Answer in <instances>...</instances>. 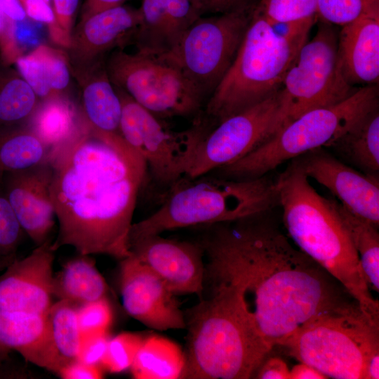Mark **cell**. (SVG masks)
<instances>
[{
	"mask_svg": "<svg viewBox=\"0 0 379 379\" xmlns=\"http://www.w3.org/2000/svg\"><path fill=\"white\" fill-rule=\"evenodd\" d=\"M267 213L197 226L213 281L229 285L269 352L315 317L345 302L321 267L266 218Z\"/></svg>",
	"mask_w": 379,
	"mask_h": 379,
	"instance_id": "cell-1",
	"label": "cell"
},
{
	"mask_svg": "<svg viewBox=\"0 0 379 379\" xmlns=\"http://www.w3.org/2000/svg\"><path fill=\"white\" fill-rule=\"evenodd\" d=\"M49 161L58 222L52 249L69 246L81 255L129 256L128 234L147 178L142 157L120 134L96 131L85 122Z\"/></svg>",
	"mask_w": 379,
	"mask_h": 379,
	"instance_id": "cell-2",
	"label": "cell"
},
{
	"mask_svg": "<svg viewBox=\"0 0 379 379\" xmlns=\"http://www.w3.org/2000/svg\"><path fill=\"white\" fill-rule=\"evenodd\" d=\"M284 224L299 249L338 281L373 321L379 304L371 293L352 243L334 205L319 194L295 159L275 179Z\"/></svg>",
	"mask_w": 379,
	"mask_h": 379,
	"instance_id": "cell-3",
	"label": "cell"
},
{
	"mask_svg": "<svg viewBox=\"0 0 379 379\" xmlns=\"http://www.w3.org/2000/svg\"><path fill=\"white\" fill-rule=\"evenodd\" d=\"M314 20L313 15L277 22L253 11L235 59L208 98L204 118L215 127L278 92Z\"/></svg>",
	"mask_w": 379,
	"mask_h": 379,
	"instance_id": "cell-4",
	"label": "cell"
},
{
	"mask_svg": "<svg viewBox=\"0 0 379 379\" xmlns=\"http://www.w3.org/2000/svg\"><path fill=\"white\" fill-rule=\"evenodd\" d=\"M212 293L185 314V365L180 378L246 379L268 352L243 313L235 293L214 281Z\"/></svg>",
	"mask_w": 379,
	"mask_h": 379,
	"instance_id": "cell-5",
	"label": "cell"
},
{
	"mask_svg": "<svg viewBox=\"0 0 379 379\" xmlns=\"http://www.w3.org/2000/svg\"><path fill=\"white\" fill-rule=\"evenodd\" d=\"M279 205L275 179L237 180L205 174L185 178L164 194L159 208L133 223L128 241L189 227L237 220Z\"/></svg>",
	"mask_w": 379,
	"mask_h": 379,
	"instance_id": "cell-6",
	"label": "cell"
},
{
	"mask_svg": "<svg viewBox=\"0 0 379 379\" xmlns=\"http://www.w3.org/2000/svg\"><path fill=\"white\" fill-rule=\"evenodd\" d=\"M282 346L328 378H379V324L357 303L315 317Z\"/></svg>",
	"mask_w": 379,
	"mask_h": 379,
	"instance_id": "cell-7",
	"label": "cell"
},
{
	"mask_svg": "<svg viewBox=\"0 0 379 379\" xmlns=\"http://www.w3.org/2000/svg\"><path fill=\"white\" fill-rule=\"evenodd\" d=\"M378 106V87L365 86L338 103L302 114L246 156L208 174L237 180L262 177L288 160L315 149L328 147Z\"/></svg>",
	"mask_w": 379,
	"mask_h": 379,
	"instance_id": "cell-8",
	"label": "cell"
},
{
	"mask_svg": "<svg viewBox=\"0 0 379 379\" xmlns=\"http://www.w3.org/2000/svg\"><path fill=\"white\" fill-rule=\"evenodd\" d=\"M337 48L338 34L326 22L302 46L278 92L269 139L302 114L338 103L356 91L340 72Z\"/></svg>",
	"mask_w": 379,
	"mask_h": 379,
	"instance_id": "cell-9",
	"label": "cell"
},
{
	"mask_svg": "<svg viewBox=\"0 0 379 379\" xmlns=\"http://www.w3.org/2000/svg\"><path fill=\"white\" fill-rule=\"evenodd\" d=\"M115 87V86H114ZM121 101V136L143 159L149 178L164 195L187 175L201 142L211 130L201 116L175 131L115 87Z\"/></svg>",
	"mask_w": 379,
	"mask_h": 379,
	"instance_id": "cell-10",
	"label": "cell"
},
{
	"mask_svg": "<svg viewBox=\"0 0 379 379\" xmlns=\"http://www.w3.org/2000/svg\"><path fill=\"white\" fill-rule=\"evenodd\" d=\"M105 67L113 85L159 119L199 117L206 98L171 62L138 51H114Z\"/></svg>",
	"mask_w": 379,
	"mask_h": 379,
	"instance_id": "cell-11",
	"label": "cell"
},
{
	"mask_svg": "<svg viewBox=\"0 0 379 379\" xmlns=\"http://www.w3.org/2000/svg\"><path fill=\"white\" fill-rule=\"evenodd\" d=\"M252 12L249 6L201 16L173 49L159 55L180 68L208 101L235 59Z\"/></svg>",
	"mask_w": 379,
	"mask_h": 379,
	"instance_id": "cell-12",
	"label": "cell"
},
{
	"mask_svg": "<svg viewBox=\"0 0 379 379\" xmlns=\"http://www.w3.org/2000/svg\"><path fill=\"white\" fill-rule=\"evenodd\" d=\"M278 92L213 127L201 142L186 178L232 164L267 140L278 109Z\"/></svg>",
	"mask_w": 379,
	"mask_h": 379,
	"instance_id": "cell-13",
	"label": "cell"
},
{
	"mask_svg": "<svg viewBox=\"0 0 379 379\" xmlns=\"http://www.w3.org/2000/svg\"><path fill=\"white\" fill-rule=\"evenodd\" d=\"M120 292L126 312L158 330L185 328V314L165 281L135 257L121 260Z\"/></svg>",
	"mask_w": 379,
	"mask_h": 379,
	"instance_id": "cell-14",
	"label": "cell"
},
{
	"mask_svg": "<svg viewBox=\"0 0 379 379\" xmlns=\"http://www.w3.org/2000/svg\"><path fill=\"white\" fill-rule=\"evenodd\" d=\"M131 255L148 266L174 294L202 295L204 251L198 241L165 238L161 234L128 241Z\"/></svg>",
	"mask_w": 379,
	"mask_h": 379,
	"instance_id": "cell-15",
	"label": "cell"
},
{
	"mask_svg": "<svg viewBox=\"0 0 379 379\" xmlns=\"http://www.w3.org/2000/svg\"><path fill=\"white\" fill-rule=\"evenodd\" d=\"M293 159L307 178L326 187L350 211L378 227V176L361 173L322 148Z\"/></svg>",
	"mask_w": 379,
	"mask_h": 379,
	"instance_id": "cell-16",
	"label": "cell"
},
{
	"mask_svg": "<svg viewBox=\"0 0 379 379\" xmlns=\"http://www.w3.org/2000/svg\"><path fill=\"white\" fill-rule=\"evenodd\" d=\"M47 240L0 274V311L46 314L51 306L55 251Z\"/></svg>",
	"mask_w": 379,
	"mask_h": 379,
	"instance_id": "cell-17",
	"label": "cell"
},
{
	"mask_svg": "<svg viewBox=\"0 0 379 379\" xmlns=\"http://www.w3.org/2000/svg\"><path fill=\"white\" fill-rule=\"evenodd\" d=\"M53 169L49 162L6 174L3 187L25 232L36 246L50 239L55 224L51 195Z\"/></svg>",
	"mask_w": 379,
	"mask_h": 379,
	"instance_id": "cell-18",
	"label": "cell"
},
{
	"mask_svg": "<svg viewBox=\"0 0 379 379\" xmlns=\"http://www.w3.org/2000/svg\"><path fill=\"white\" fill-rule=\"evenodd\" d=\"M141 18L140 8L123 4L82 18L69 46L74 65L102 60L112 48L133 39Z\"/></svg>",
	"mask_w": 379,
	"mask_h": 379,
	"instance_id": "cell-19",
	"label": "cell"
},
{
	"mask_svg": "<svg viewBox=\"0 0 379 379\" xmlns=\"http://www.w3.org/2000/svg\"><path fill=\"white\" fill-rule=\"evenodd\" d=\"M133 36L137 51L159 55L173 49L201 16L191 0H142Z\"/></svg>",
	"mask_w": 379,
	"mask_h": 379,
	"instance_id": "cell-20",
	"label": "cell"
},
{
	"mask_svg": "<svg viewBox=\"0 0 379 379\" xmlns=\"http://www.w3.org/2000/svg\"><path fill=\"white\" fill-rule=\"evenodd\" d=\"M338 62L347 84L375 85L379 78V14L362 16L342 26Z\"/></svg>",
	"mask_w": 379,
	"mask_h": 379,
	"instance_id": "cell-21",
	"label": "cell"
},
{
	"mask_svg": "<svg viewBox=\"0 0 379 379\" xmlns=\"http://www.w3.org/2000/svg\"><path fill=\"white\" fill-rule=\"evenodd\" d=\"M47 313L0 311V344L26 361L57 373Z\"/></svg>",
	"mask_w": 379,
	"mask_h": 379,
	"instance_id": "cell-22",
	"label": "cell"
},
{
	"mask_svg": "<svg viewBox=\"0 0 379 379\" xmlns=\"http://www.w3.org/2000/svg\"><path fill=\"white\" fill-rule=\"evenodd\" d=\"M75 67L81 85L83 118L86 124L98 132L120 134L121 101L105 62L102 60Z\"/></svg>",
	"mask_w": 379,
	"mask_h": 379,
	"instance_id": "cell-23",
	"label": "cell"
},
{
	"mask_svg": "<svg viewBox=\"0 0 379 379\" xmlns=\"http://www.w3.org/2000/svg\"><path fill=\"white\" fill-rule=\"evenodd\" d=\"M84 123L74 105L59 96L40 101L26 125L51 154L79 133Z\"/></svg>",
	"mask_w": 379,
	"mask_h": 379,
	"instance_id": "cell-24",
	"label": "cell"
},
{
	"mask_svg": "<svg viewBox=\"0 0 379 379\" xmlns=\"http://www.w3.org/2000/svg\"><path fill=\"white\" fill-rule=\"evenodd\" d=\"M328 147L364 173L378 176V106L360 118Z\"/></svg>",
	"mask_w": 379,
	"mask_h": 379,
	"instance_id": "cell-25",
	"label": "cell"
},
{
	"mask_svg": "<svg viewBox=\"0 0 379 379\" xmlns=\"http://www.w3.org/2000/svg\"><path fill=\"white\" fill-rule=\"evenodd\" d=\"M108 286L89 255L67 260L53 275V295L78 305L106 298Z\"/></svg>",
	"mask_w": 379,
	"mask_h": 379,
	"instance_id": "cell-26",
	"label": "cell"
},
{
	"mask_svg": "<svg viewBox=\"0 0 379 379\" xmlns=\"http://www.w3.org/2000/svg\"><path fill=\"white\" fill-rule=\"evenodd\" d=\"M185 365V352L178 344L154 335L144 338L130 370L136 379H175Z\"/></svg>",
	"mask_w": 379,
	"mask_h": 379,
	"instance_id": "cell-27",
	"label": "cell"
},
{
	"mask_svg": "<svg viewBox=\"0 0 379 379\" xmlns=\"http://www.w3.org/2000/svg\"><path fill=\"white\" fill-rule=\"evenodd\" d=\"M50 156L49 149L26 124L0 128V180L49 162Z\"/></svg>",
	"mask_w": 379,
	"mask_h": 379,
	"instance_id": "cell-28",
	"label": "cell"
},
{
	"mask_svg": "<svg viewBox=\"0 0 379 379\" xmlns=\"http://www.w3.org/2000/svg\"><path fill=\"white\" fill-rule=\"evenodd\" d=\"M334 205L358 254L370 289L379 291V234L377 226L354 214L335 198Z\"/></svg>",
	"mask_w": 379,
	"mask_h": 379,
	"instance_id": "cell-29",
	"label": "cell"
},
{
	"mask_svg": "<svg viewBox=\"0 0 379 379\" xmlns=\"http://www.w3.org/2000/svg\"><path fill=\"white\" fill-rule=\"evenodd\" d=\"M39 102L19 72L0 62V128L26 124Z\"/></svg>",
	"mask_w": 379,
	"mask_h": 379,
	"instance_id": "cell-30",
	"label": "cell"
},
{
	"mask_svg": "<svg viewBox=\"0 0 379 379\" xmlns=\"http://www.w3.org/2000/svg\"><path fill=\"white\" fill-rule=\"evenodd\" d=\"M77 307L78 305L71 301L59 300L51 305L47 313L58 371L77 360L79 354L82 337L78 323Z\"/></svg>",
	"mask_w": 379,
	"mask_h": 379,
	"instance_id": "cell-31",
	"label": "cell"
},
{
	"mask_svg": "<svg viewBox=\"0 0 379 379\" xmlns=\"http://www.w3.org/2000/svg\"><path fill=\"white\" fill-rule=\"evenodd\" d=\"M316 13L327 23L343 26L362 16L379 14V0H318Z\"/></svg>",
	"mask_w": 379,
	"mask_h": 379,
	"instance_id": "cell-32",
	"label": "cell"
},
{
	"mask_svg": "<svg viewBox=\"0 0 379 379\" xmlns=\"http://www.w3.org/2000/svg\"><path fill=\"white\" fill-rule=\"evenodd\" d=\"M143 339L140 335L128 332L110 338L100 365L102 369L112 373L130 369Z\"/></svg>",
	"mask_w": 379,
	"mask_h": 379,
	"instance_id": "cell-33",
	"label": "cell"
},
{
	"mask_svg": "<svg viewBox=\"0 0 379 379\" xmlns=\"http://www.w3.org/2000/svg\"><path fill=\"white\" fill-rule=\"evenodd\" d=\"M43 72L54 97L62 96L70 80V67L65 53L51 47L41 45L35 48Z\"/></svg>",
	"mask_w": 379,
	"mask_h": 379,
	"instance_id": "cell-34",
	"label": "cell"
},
{
	"mask_svg": "<svg viewBox=\"0 0 379 379\" xmlns=\"http://www.w3.org/2000/svg\"><path fill=\"white\" fill-rule=\"evenodd\" d=\"M24 234L0 180V258H16Z\"/></svg>",
	"mask_w": 379,
	"mask_h": 379,
	"instance_id": "cell-35",
	"label": "cell"
},
{
	"mask_svg": "<svg viewBox=\"0 0 379 379\" xmlns=\"http://www.w3.org/2000/svg\"><path fill=\"white\" fill-rule=\"evenodd\" d=\"M317 1L261 0L255 9L273 21H295L314 15Z\"/></svg>",
	"mask_w": 379,
	"mask_h": 379,
	"instance_id": "cell-36",
	"label": "cell"
},
{
	"mask_svg": "<svg viewBox=\"0 0 379 379\" xmlns=\"http://www.w3.org/2000/svg\"><path fill=\"white\" fill-rule=\"evenodd\" d=\"M81 337L107 333L112 321V310L107 298L84 303L77 307Z\"/></svg>",
	"mask_w": 379,
	"mask_h": 379,
	"instance_id": "cell-37",
	"label": "cell"
},
{
	"mask_svg": "<svg viewBox=\"0 0 379 379\" xmlns=\"http://www.w3.org/2000/svg\"><path fill=\"white\" fill-rule=\"evenodd\" d=\"M55 22L51 25L52 35L60 38L65 46H69L73 17L77 9L79 0H53Z\"/></svg>",
	"mask_w": 379,
	"mask_h": 379,
	"instance_id": "cell-38",
	"label": "cell"
},
{
	"mask_svg": "<svg viewBox=\"0 0 379 379\" xmlns=\"http://www.w3.org/2000/svg\"><path fill=\"white\" fill-rule=\"evenodd\" d=\"M109 338L108 333L83 338L77 360L89 365L101 366Z\"/></svg>",
	"mask_w": 379,
	"mask_h": 379,
	"instance_id": "cell-39",
	"label": "cell"
},
{
	"mask_svg": "<svg viewBox=\"0 0 379 379\" xmlns=\"http://www.w3.org/2000/svg\"><path fill=\"white\" fill-rule=\"evenodd\" d=\"M201 16L225 13L249 6L248 0H191Z\"/></svg>",
	"mask_w": 379,
	"mask_h": 379,
	"instance_id": "cell-40",
	"label": "cell"
},
{
	"mask_svg": "<svg viewBox=\"0 0 379 379\" xmlns=\"http://www.w3.org/2000/svg\"><path fill=\"white\" fill-rule=\"evenodd\" d=\"M64 379H100L103 378L102 368L74 360L62 366L57 373Z\"/></svg>",
	"mask_w": 379,
	"mask_h": 379,
	"instance_id": "cell-41",
	"label": "cell"
},
{
	"mask_svg": "<svg viewBox=\"0 0 379 379\" xmlns=\"http://www.w3.org/2000/svg\"><path fill=\"white\" fill-rule=\"evenodd\" d=\"M22 5L29 18L50 26L54 24L55 15L49 3L44 0H26Z\"/></svg>",
	"mask_w": 379,
	"mask_h": 379,
	"instance_id": "cell-42",
	"label": "cell"
},
{
	"mask_svg": "<svg viewBox=\"0 0 379 379\" xmlns=\"http://www.w3.org/2000/svg\"><path fill=\"white\" fill-rule=\"evenodd\" d=\"M261 365L257 378L290 379V370L285 361L278 357H272Z\"/></svg>",
	"mask_w": 379,
	"mask_h": 379,
	"instance_id": "cell-43",
	"label": "cell"
},
{
	"mask_svg": "<svg viewBox=\"0 0 379 379\" xmlns=\"http://www.w3.org/2000/svg\"><path fill=\"white\" fill-rule=\"evenodd\" d=\"M0 10L13 21H22L27 15L20 0H0Z\"/></svg>",
	"mask_w": 379,
	"mask_h": 379,
	"instance_id": "cell-44",
	"label": "cell"
},
{
	"mask_svg": "<svg viewBox=\"0 0 379 379\" xmlns=\"http://www.w3.org/2000/svg\"><path fill=\"white\" fill-rule=\"evenodd\" d=\"M322 373L305 363L297 364L290 370V379H325Z\"/></svg>",
	"mask_w": 379,
	"mask_h": 379,
	"instance_id": "cell-45",
	"label": "cell"
},
{
	"mask_svg": "<svg viewBox=\"0 0 379 379\" xmlns=\"http://www.w3.org/2000/svg\"><path fill=\"white\" fill-rule=\"evenodd\" d=\"M125 0H86L82 18L122 5Z\"/></svg>",
	"mask_w": 379,
	"mask_h": 379,
	"instance_id": "cell-46",
	"label": "cell"
},
{
	"mask_svg": "<svg viewBox=\"0 0 379 379\" xmlns=\"http://www.w3.org/2000/svg\"><path fill=\"white\" fill-rule=\"evenodd\" d=\"M10 351L0 344V371L4 363L8 359V353Z\"/></svg>",
	"mask_w": 379,
	"mask_h": 379,
	"instance_id": "cell-47",
	"label": "cell"
},
{
	"mask_svg": "<svg viewBox=\"0 0 379 379\" xmlns=\"http://www.w3.org/2000/svg\"><path fill=\"white\" fill-rule=\"evenodd\" d=\"M15 258H0V272H3Z\"/></svg>",
	"mask_w": 379,
	"mask_h": 379,
	"instance_id": "cell-48",
	"label": "cell"
},
{
	"mask_svg": "<svg viewBox=\"0 0 379 379\" xmlns=\"http://www.w3.org/2000/svg\"><path fill=\"white\" fill-rule=\"evenodd\" d=\"M44 1H46V2H48L49 4H50V1H51V0H44Z\"/></svg>",
	"mask_w": 379,
	"mask_h": 379,
	"instance_id": "cell-49",
	"label": "cell"
}]
</instances>
